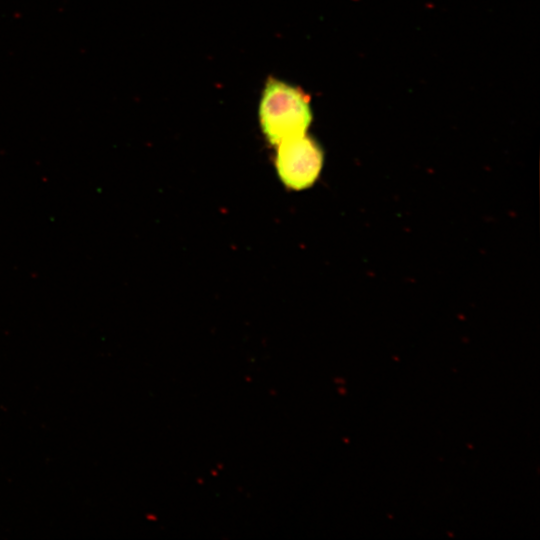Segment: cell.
Returning <instances> with one entry per match:
<instances>
[{
	"label": "cell",
	"mask_w": 540,
	"mask_h": 540,
	"mask_svg": "<svg viewBox=\"0 0 540 540\" xmlns=\"http://www.w3.org/2000/svg\"><path fill=\"white\" fill-rule=\"evenodd\" d=\"M259 120L273 145L303 135L312 120L309 97L298 87L269 78L260 99Z\"/></svg>",
	"instance_id": "obj_1"
},
{
	"label": "cell",
	"mask_w": 540,
	"mask_h": 540,
	"mask_svg": "<svg viewBox=\"0 0 540 540\" xmlns=\"http://www.w3.org/2000/svg\"><path fill=\"white\" fill-rule=\"evenodd\" d=\"M276 169L283 184L293 190L310 187L317 179L323 163L318 144L305 134L277 144Z\"/></svg>",
	"instance_id": "obj_2"
}]
</instances>
